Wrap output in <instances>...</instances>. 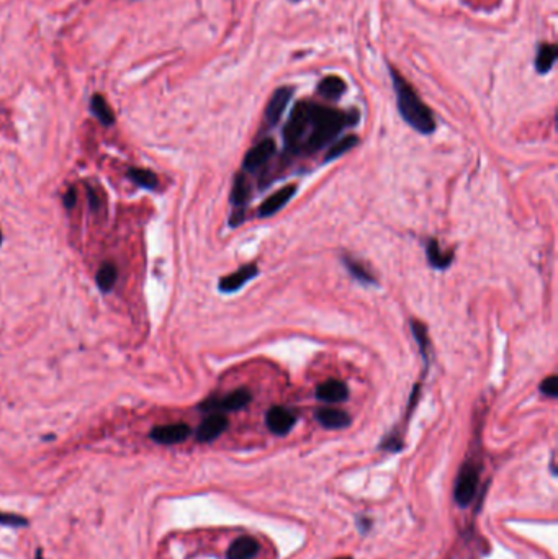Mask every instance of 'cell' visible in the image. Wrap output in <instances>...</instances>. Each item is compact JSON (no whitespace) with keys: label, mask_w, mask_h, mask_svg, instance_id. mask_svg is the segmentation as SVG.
<instances>
[{"label":"cell","mask_w":558,"mask_h":559,"mask_svg":"<svg viewBox=\"0 0 558 559\" xmlns=\"http://www.w3.org/2000/svg\"><path fill=\"white\" fill-rule=\"evenodd\" d=\"M359 122V113L341 112V110L324 107L310 102V115L305 138L298 147V154H313L336 139L344 128L354 126Z\"/></svg>","instance_id":"6da1fadb"},{"label":"cell","mask_w":558,"mask_h":559,"mask_svg":"<svg viewBox=\"0 0 558 559\" xmlns=\"http://www.w3.org/2000/svg\"><path fill=\"white\" fill-rule=\"evenodd\" d=\"M389 75H392L393 89L396 94V107L401 118L410 124L413 129H416L421 134H432L436 131V119L431 108L424 105V102L416 94L405 77L398 74L396 71L389 67Z\"/></svg>","instance_id":"7a4b0ae2"},{"label":"cell","mask_w":558,"mask_h":559,"mask_svg":"<svg viewBox=\"0 0 558 559\" xmlns=\"http://www.w3.org/2000/svg\"><path fill=\"white\" fill-rule=\"evenodd\" d=\"M308 115H310V102H298L292 110L290 118L283 126V141L288 151L298 154V147L305 138Z\"/></svg>","instance_id":"3957f363"},{"label":"cell","mask_w":558,"mask_h":559,"mask_svg":"<svg viewBox=\"0 0 558 559\" xmlns=\"http://www.w3.org/2000/svg\"><path fill=\"white\" fill-rule=\"evenodd\" d=\"M252 401V394L246 388H239L233 393H228L223 398H210L200 404L201 411H216V412H233L241 411L248 407Z\"/></svg>","instance_id":"277c9868"},{"label":"cell","mask_w":558,"mask_h":559,"mask_svg":"<svg viewBox=\"0 0 558 559\" xmlns=\"http://www.w3.org/2000/svg\"><path fill=\"white\" fill-rule=\"evenodd\" d=\"M476 488H478V471L471 465H465L462 468L459 478L455 483L454 498L460 507H466L475 498Z\"/></svg>","instance_id":"5b68a950"},{"label":"cell","mask_w":558,"mask_h":559,"mask_svg":"<svg viewBox=\"0 0 558 559\" xmlns=\"http://www.w3.org/2000/svg\"><path fill=\"white\" fill-rule=\"evenodd\" d=\"M276 141L272 138L262 139L261 143H257L256 146L249 149L246 156L243 159V168L248 172H256L262 166H266L269 159L276 154Z\"/></svg>","instance_id":"8992f818"},{"label":"cell","mask_w":558,"mask_h":559,"mask_svg":"<svg viewBox=\"0 0 558 559\" xmlns=\"http://www.w3.org/2000/svg\"><path fill=\"white\" fill-rule=\"evenodd\" d=\"M293 97V87H278L273 92L271 100H269L266 113H264V119H266L267 126H276L280 122L283 112H285L287 105L290 103Z\"/></svg>","instance_id":"52a82bcc"},{"label":"cell","mask_w":558,"mask_h":559,"mask_svg":"<svg viewBox=\"0 0 558 559\" xmlns=\"http://www.w3.org/2000/svg\"><path fill=\"white\" fill-rule=\"evenodd\" d=\"M296 416L287 407L273 406L266 414V426L273 435L283 437L295 427Z\"/></svg>","instance_id":"ba28073f"},{"label":"cell","mask_w":558,"mask_h":559,"mask_svg":"<svg viewBox=\"0 0 558 559\" xmlns=\"http://www.w3.org/2000/svg\"><path fill=\"white\" fill-rule=\"evenodd\" d=\"M257 275H259V267L256 263L243 265V267H239L234 273L226 275V277L220 280L218 290L221 293H234L241 290L246 283L251 282V280L254 277H257Z\"/></svg>","instance_id":"9c48e42d"},{"label":"cell","mask_w":558,"mask_h":559,"mask_svg":"<svg viewBox=\"0 0 558 559\" xmlns=\"http://www.w3.org/2000/svg\"><path fill=\"white\" fill-rule=\"evenodd\" d=\"M190 427L187 423H169V426H159L151 430V438L161 445H176L189 438Z\"/></svg>","instance_id":"30bf717a"},{"label":"cell","mask_w":558,"mask_h":559,"mask_svg":"<svg viewBox=\"0 0 558 559\" xmlns=\"http://www.w3.org/2000/svg\"><path fill=\"white\" fill-rule=\"evenodd\" d=\"M228 419L221 412H215L205 419L196 428V440L201 443L213 442L228 428Z\"/></svg>","instance_id":"8fae6325"},{"label":"cell","mask_w":558,"mask_h":559,"mask_svg":"<svg viewBox=\"0 0 558 559\" xmlns=\"http://www.w3.org/2000/svg\"><path fill=\"white\" fill-rule=\"evenodd\" d=\"M296 194V185H287L283 189L277 190L276 194H272L266 201H262V205L259 206V218H271L276 213H278L288 201H290Z\"/></svg>","instance_id":"7c38bea8"},{"label":"cell","mask_w":558,"mask_h":559,"mask_svg":"<svg viewBox=\"0 0 558 559\" xmlns=\"http://www.w3.org/2000/svg\"><path fill=\"white\" fill-rule=\"evenodd\" d=\"M315 419L321 427L329 428V430H341V428L349 427L350 422H352V419H350L348 412L331 407L316 409Z\"/></svg>","instance_id":"4fadbf2b"},{"label":"cell","mask_w":558,"mask_h":559,"mask_svg":"<svg viewBox=\"0 0 558 559\" xmlns=\"http://www.w3.org/2000/svg\"><path fill=\"white\" fill-rule=\"evenodd\" d=\"M349 398V389L345 386V383L339 382V379H328V382L321 383L316 388V399L317 401L336 404L344 402Z\"/></svg>","instance_id":"5bb4252c"},{"label":"cell","mask_w":558,"mask_h":559,"mask_svg":"<svg viewBox=\"0 0 558 559\" xmlns=\"http://www.w3.org/2000/svg\"><path fill=\"white\" fill-rule=\"evenodd\" d=\"M249 198H251V187H249L246 175L243 172L236 173L229 195L231 205L234 206V210H246Z\"/></svg>","instance_id":"9a60e30c"},{"label":"cell","mask_w":558,"mask_h":559,"mask_svg":"<svg viewBox=\"0 0 558 559\" xmlns=\"http://www.w3.org/2000/svg\"><path fill=\"white\" fill-rule=\"evenodd\" d=\"M259 553V543L251 537H239L231 543L226 559H252Z\"/></svg>","instance_id":"2e32d148"},{"label":"cell","mask_w":558,"mask_h":559,"mask_svg":"<svg viewBox=\"0 0 558 559\" xmlns=\"http://www.w3.org/2000/svg\"><path fill=\"white\" fill-rule=\"evenodd\" d=\"M426 255L431 267L437 270H447L454 260V252H444L436 239H429L426 245Z\"/></svg>","instance_id":"e0dca14e"},{"label":"cell","mask_w":558,"mask_h":559,"mask_svg":"<svg viewBox=\"0 0 558 559\" xmlns=\"http://www.w3.org/2000/svg\"><path fill=\"white\" fill-rule=\"evenodd\" d=\"M348 90L345 82L338 75H328L317 84V94L326 100H339Z\"/></svg>","instance_id":"ac0fdd59"},{"label":"cell","mask_w":558,"mask_h":559,"mask_svg":"<svg viewBox=\"0 0 558 559\" xmlns=\"http://www.w3.org/2000/svg\"><path fill=\"white\" fill-rule=\"evenodd\" d=\"M557 61V46L555 45H541L536 56V69L538 74H548Z\"/></svg>","instance_id":"d6986e66"},{"label":"cell","mask_w":558,"mask_h":559,"mask_svg":"<svg viewBox=\"0 0 558 559\" xmlns=\"http://www.w3.org/2000/svg\"><path fill=\"white\" fill-rule=\"evenodd\" d=\"M413 337H415L417 347H420V351L424 358L426 366H429V350H431V342H429V334H427V327L420 322L417 319H411L410 322Z\"/></svg>","instance_id":"ffe728a7"},{"label":"cell","mask_w":558,"mask_h":559,"mask_svg":"<svg viewBox=\"0 0 558 559\" xmlns=\"http://www.w3.org/2000/svg\"><path fill=\"white\" fill-rule=\"evenodd\" d=\"M343 262H344L345 270H348V272L352 275V277L357 280V282L364 283V285H372V286L377 285V280H375L373 275L370 273L362 263L357 262V260H354L352 257H349V255H344Z\"/></svg>","instance_id":"44dd1931"},{"label":"cell","mask_w":558,"mask_h":559,"mask_svg":"<svg viewBox=\"0 0 558 559\" xmlns=\"http://www.w3.org/2000/svg\"><path fill=\"white\" fill-rule=\"evenodd\" d=\"M95 278H97V285L100 290L108 293L115 286V283H117L118 270H117V267H115V263H112V262L103 263L102 267L99 268L97 277Z\"/></svg>","instance_id":"7402d4cb"},{"label":"cell","mask_w":558,"mask_h":559,"mask_svg":"<svg viewBox=\"0 0 558 559\" xmlns=\"http://www.w3.org/2000/svg\"><path fill=\"white\" fill-rule=\"evenodd\" d=\"M90 110L102 124H113L115 115L102 95H94L92 100H90Z\"/></svg>","instance_id":"603a6c76"},{"label":"cell","mask_w":558,"mask_h":559,"mask_svg":"<svg viewBox=\"0 0 558 559\" xmlns=\"http://www.w3.org/2000/svg\"><path fill=\"white\" fill-rule=\"evenodd\" d=\"M357 144H359V138L354 136V134H350V136H344L343 139L336 141L333 146L329 147V151L326 152V156H324V162H331V161H334V159L344 156L345 152H349L350 149H354Z\"/></svg>","instance_id":"cb8c5ba5"},{"label":"cell","mask_w":558,"mask_h":559,"mask_svg":"<svg viewBox=\"0 0 558 559\" xmlns=\"http://www.w3.org/2000/svg\"><path fill=\"white\" fill-rule=\"evenodd\" d=\"M128 177L143 189L154 190L157 187V177L154 175V172L146 170V168H129Z\"/></svg>","instance_id":"d4e9b609"},{"label":"cell","mask_w":558,"mask_h":559,"mask_svg":"<svg viewBox=\"0 0 558 559\" xmlns=\"http://www.w3.org/2000/svg\"><path fill=\"white\" fill-rule=\"evenodd\" d=\"M541 393L547 398H557L558 396V378L548 377L541 383Z\"/></svg>","instance_id":"484cf974"},{"label":"cell","mask_w":558,"mask_h":559,"mask_svg":"<svg viewBox=\"0 0 558 559\" xmlns=\"http://www.w3.org/2000/svg\"><path fill=\"white\" fill-rule=\"evenodd\" d=\"M0 523L8 525V527H27L28 525L27 518L20 517V515L3 514V512H0Z\"/></svg>","instance_id":"4316f807"},{"label":"cell","mask_w":558,"mask_h":559,"mask_svg":"<svg viewBox=\"0 0 558 559\" xmlns=\"http://www.w3.org/2000/svg\"><path fill=\"white\" fill-rule=\"evenodd\" d=\"M64 205L67 206V208H72V206L76 205V190L74 189L67 190V194L64 195Z\"/></svg>","instance_id":"83f0119b"},{"label":"cell","mask_w":558,"mask_h":559,"mask_svg":"<svg viewBox=\"0 0 558 559\" xmlns=\"http://www.w3.org/2000/svg\"><path fill=\"white\" fill-rule=\"evenodd\" d=\"M89 200H90V206H92L94 210H99L100 206H102V201H100L97 195H95V190H94V195L90 194V190H89Z\"/></svg>","instance_id":"f1b7e54d"},{"label":"cell","mask_w":558,"mask_h":559,"mask_svg":"<svg viewBox=\"0 0 558 559\" xmlns=\"http://www.w3.org/2000/svg\"><path fill=\"white\" fill-rule=\"evenodd\" d=\"M0 244H2V233H0Z\"/></svg>","instance_id":"f546056e"},{"label":"cell","mask_w":558,"mask_h":559,"mask_svg":"<svg viewBox=\"0 0 558 559\" xmlns=\"http://www.w3.org/2000/svg\"><path fill=\"white\" fill-rule=\"evenodd\" d=\"M339 559H350V558H339Z\"/></svg>","instance_id":"4dcf8cb0"}]
</instances>
